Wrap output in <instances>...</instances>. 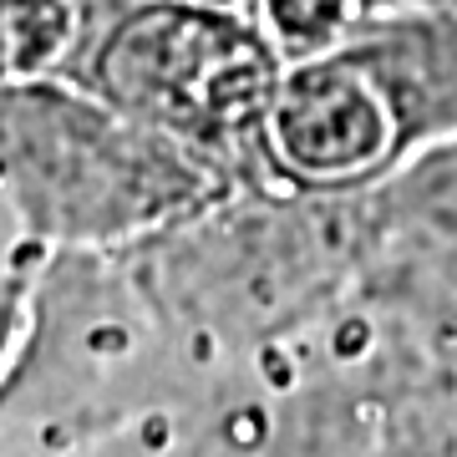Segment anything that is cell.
I'll use <instances>...</instances> for the list:
<instances>
[{
  "mask_svg": "<svg viewBox=\"0 0 457 457\" xmlns=\"http://www.w3.org/2000/svg\"><path fill=\"white\" fill-rule=\"evenodd\" d=\"M234 183L71 77L0 87V209L41 260L158 239Z\"/></svg>",
  "mask_w": 457,
  "mask_h": 457,
  "instance_id": "6da1fadb",
  "label": "cell"
},
{
  "mask_svg": "<svg viewBox=\"0 0 457 457\" xmlns=\"http://www.w3.org/2000/svg\"><path fill=\"white\" fill-rule=\"evenodd\" d=\"M285 66L254 11L128 0L87 31L66 77L245 183L264 179V122Z\"/></svg>",
  "mask_w": 457,
  "mask_h": 457,
  "instance_id": "7a4b0ae2",
  "label": "cell"
},
{
  "mask_svg": "<svg viewBox=\"0 0 457 457\" xmlns=\"http://www.w3.org/2000/svg\"><path fill=\"white\" fill-rule=\"evenodd\" d=\"M407 147L396 117L351 46L285 66L264 122V179L290 188H361L396 173Z\"/></svg>",
  "mask_w": 457,
  "mask_h": 457,
  "instance_id": "3957f363",
  "label": "cell"
},
{
  "mask_svg": "<svg viewBox=\"0 0 457 457\" xmlns=\"http://www.w3.org/2000/svg\"><path fill=\"white\" fill-rule=\"evenodd\" d=\"M396 117L407 158L457 143V5L381 16L345 36Z\"/></svg>",
  "mask_w": 457,
  "mask_h": 457,
  "instance_id": "277c9868",
  "label": "cell"
},
{
  "mask_svg": "<svg viewBox=\"0 0 457 457\" xmlns=\"http://www.w3.org/2000/svg\"><path fill=\"white\" fill-rule=\"evenodd\" d=\"M87 31V0H0V87L66 77Z\"/></svg>",
  "mask_w": 457,
  "mask_h": 457,
  "instance_id": "5b68a950",
  "label": "cell"
},
{
  "mask_svg": "<svg viewBox=\"0 0 457 457\" xmlns=\"http://www.w3.org/2000/svg\"><path fill=\"white\" fill-rule=\"evenodd\" d=\"M422 5H457V0H260L254 16L279 41L285 62H300V56L341 46L345 36H356L371 21L422 11Z\"/></svg>",
  "mask_w": 457,
  "mask_h": 457,
  "instance_id": "8992f818",
  "label": "cell"
},
{
  "mask_svg": "<svg viewBox=\"0 0 457 457\" xmlns=\"http://www.w3.org/2000/svg\"><path fill=\"white\" fill-rule=\"evenodd\" d=\"M41 264L0 270V386H5V376L16 366L21 345H26V330H31V300H36V275H41Z\"/></svg>",
  "mask_w": 457,
  "mask_h": 457,
  "instance_id": "52a82bcc",
  "label": "cell"
},
{
  "mask_svg": "<svg viewBox=\"0 0 457 457\" xmlns=\"http://www.w3.org/2000/svg\"><path fill=\"white\" fill-rule=\"evenodd\" d=\"M194 5H219V11H260V0H194Z\"/></svg>",
  "mask_w": 457,
  "mask_h": 457,
  "instance_id": "ba28073f",
  "label": "cell"
}]
</instances>
